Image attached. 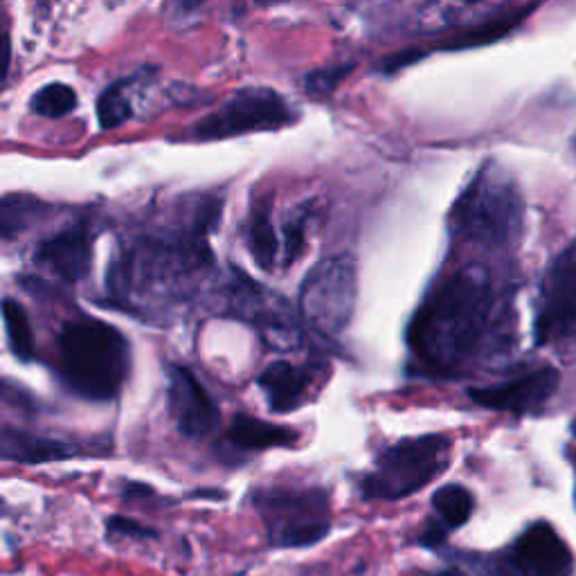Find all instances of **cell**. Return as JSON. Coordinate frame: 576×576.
<instances>
[{
  "label": "cell",
  "instance_id": "7",
  "mask_svg": "<svg viewBox=\"0 0 576 576\" xmlns=\"http://www.w3.org/2000/svg\"><path fill=\"white\" fill-rule=\"evenodd\" d=\"M576 333V243L558 252L543 277L536 304V345H552Z\"/></svg>",
  "mask_w": 576,
  "mask_h": 576
},
{
  "label": "cell",
  "instance_id": "27",
  "mask_svg": "<svg viewBox=\"0 0 576 576\" xmlns=\"http://www.w3.org/2000/svg\"><path fill=\"white\" fill-rule=\"evenodd\" d=\"M435 576H466L462 570H455V567H450V570H444V572H439Z\"/></svg>",
  "mask_w": 576,
  "mask_h": 576
},
{
  "label": "cell",
  "instance_id": "22",
  "mask_svg": "<svg viewBox=\"0 0 576 576\" xmlns=\"http://www.w3.org/2000/svg\"><path fill=\"white\" fill-rule=\"evenodd\" d=\"M77 93L66 84H50L32 97V111L43 117H61L75 111Z\"/></svg>",
  "mask_w": 576,
  "mask_h": 576
},
{
  "label": "cell",
  "instance_id": "8",
  "mask_svg": "<svg viewBox=\"0 0 576 576\" xmlns=\"http://www.w3.org/2000/svg\"><path fill=\"white\" fill-rule=\"evenodd\" d=\"M288 122V106L266 88H248L230 97L219 111L196 124L201 138H230L261 129H277Z\"/></svg>",
  "mask_w": 576,
  "mask_h": 576
},
{
  "label": "cell",
  "instance_id": "11",
  "mask_svg": "<svg viewBox=\"0 0 576 576\" xmlns=\"http://www.w3.org/2000/svg\"><path fill=\"white\" fill-rule=\"evenodd\" d=\"M558 385H561V376L556 369L540 367L498 385L473 387V390H468V399L486 410L527 414L543 408L556 394Z\"/></svg>",
  "mask_w": 576,
  "mask_h": 576
},
{
  "label": "cell",
  "instance_id": "20",
  "mask_svg": "<svg viewBox=\"0 0 576 576\" xmlns=\"http://www.w3.org/2000/svg\"><path fill=\"white\" fill-rule=\"evenodd\" d=\"M277 250L279 241L273 230V221L266 210H261L250 221V252L261 270H270L275 266Z\"/></svg>",
  "mask_w": 576,
  "mask_h": 576
},
{
  "label": "cell",
  "instance_id": "6",
  "mask_svg": "<svg viewBox=\"0 0 576 576\" xmlns=\"http://www.w3.org/2000/svg\"><path fill=\"white\" fill-rule=\"evenodd\" d=\"M358 266L354 255L340 252L315 264L300 288V315L324 338L345 331L356 313Z\"/></svg>",
  "mask_w": 576,
  "mask_h": 576
},
{
  "label": "cell",
  "instance_id": "16",
  "mask_svg": "<svg viewBox=\"0 0 576 576\" xmlns=\"http://www.w3.org/2000/svg\"><path fill=\"white\" fill-rule=\"evenodd\" d=\"M295 439L297 432L284 426L266 423L257 417H250V414H237L228 432H225L223 444L232 450H239V453H259V450L268 448L293 446Z\"/></svg>",
  "mask_w": 576,
  "mask_h": 576
},
{
  "label": "cell",
  "instance_id": "3",
  "mask_svg": "<svg viewBox=\"0 0 576 576\" xmlns=\"http://www.w3.org/2000/svg\"><path fill=\"white\" fill-rule=\"evenodd\" d=\"M525 201L516 180L500 167H484L468 185L453 210V230L459 237L504 248L520 237Z\"/></svg>",
  "mask_w": 576,
  "mask_h": 576
},
{
  "label": "cell",
  "instance_id": "19",
  "mask_svg": "<svg viewBox=\"0 0 576 576\" xmlns=\"http://www.w3.org/2000/svg\"><path fill=\"white\" fill-rule=\"evenodd\" d=\"M3 322L7 331V342L12 347V354L27 363L34 356V340H32V327L30 318L21 304L12 297L3 300Z\"/></svg>",
  "mask_w": 576,
  "mask_h": 576
},
{
  "label": "cell",
  "instance_id": "18",
  "mask_svg": "<svg viewBox=\"0 0 576 576\" xmlns=\"http://www.w3.org/2000/svg\"><path fill=\"white\" fill-rule=\"evenodd\" d=\"M432 509L437 511L439 520L453 531L464 527L475 511L473 493L462 484H446L432 495Z\"/></svg>",
  "mask_w": 576,
  "mask_h": 576
},
{
  "label": "cell",
  "instance_id": "5",
  "mask_svg": "<svg viewBox=\"0 0 576 576\" xmlns=\"http://www.w3.org/2000/svg\"><path fill=\"white\" fill-rule=\"evenodd\" d=\"M250 500L264 522L268 543L277 549L318 545L331 531V498L320 486H264L252 491Z\"/></svg>",
  "mask_w": 576,
  "mask_h": 576
},
{
  "label": "cell",
  "instance_id": "15",
  "mask_svg": "<svg viewBox=\"0 0 576 576\" xmlns=\"http://www.w3.org/2000/svg\"><path fill=\"white\" fill-rule=\"evenodd\" d=\"M79 450L59 439H48L30 432L14 430L5 426L0 435V455L5 462L18 464H45V462H61V459L75 457Z\"/></svg>",
  "mask_w": 576,
  "mask_h": 576
},
{
  "label": "cell",
  "instance_id": "14",
  "mask_svg": "<svg viewBox=\"0 0 576 576\" xmlns=\"http://www.w3.org/2000/svg\"><path fill=\"white\" fill-rule=\"evenodd\" d=\"M257 385L266 396L268 408L277 414H286L297 410L309 399L313 369L297 367L288 360H275L259 374Z\"/></svg>",
  "mask_w": 576,
  "mask_h": 576
},
{
  "label": "cell",
  "instance_id": "4",
  "mask_svg": "<svg viewBox=\"0 0 576 576\" xmlns=\"http://www.w3.org/2000/svg\"><path fill=\"white\" fill-rule=\"evenodd\" d=\"M453 441L446 435L401 439L383 448L360 482L365 500H403L437 480L450 466Z\"/></svg>",
  "mask_w": 576,
  "mask_h": 576
},
{
  "label": "cell",
  "instance_id": "24",
  "mask_svg": "<svg viewBox=\"0 0 576 576\" xmlns=\"http://www.w3.org/2000/svg\"><path fill=\"white\" fill-rule=\"evenodd\" d=\"M448 527L444 522H437V520H430L426 527H423L421 536H419V545L426 547V549H437L446 543V536H448Z\"/></svg>",
  "mask_w": 576,
  "mask_h": 576
},
{
  "label": "cell",
  "instance_id": "10",
  "mask_svg": "<svg viewBox=\"0 0 576 576\" xmlns=\"http://www.w3.org/2000/svg\"><path fill=\"white\" fill-rule=\"evenodd\" d=\"M167 401L180 435L203 439L219 426V405L187 367H167Z\"/></svg>",
  "mask_w": 576,
  "mask_h": 576
},
{
  "label": "cell",
  "instance_id": "9",
  "mask_svg": "<svg viewBox=\"0 0 576 576\" xmlns=\"http://www.w3.org/2000/svg\"><path fill=\"white\" fill-rule=\"evenodd\" d=\"M234 309L255 324L259 336L273 349H295L302 342V331L295 315L284 304L279 295L268 293L266 288L250 282L246 275L239 273V282L234 286Z\"/></svg>",
  "mask_w": 576,
  "mask_h": 576
},
{
  "label": "cell",
  "instance_id": "25",
  "mask_svg": "<svg viewBox=\"0 0 576 576\" xmlns=\"http://www.w3.org/2000/svg\"><path fill=\"white\" fill-rule=\"evenodd\" d=\"M124 498H149L153 495V489L147 484H140V482H126L124 489H122Z\"/></svg>",
  "mask_w": 576,
  "mask_h": 576
},
{
  "label": "cell",
  "instance_id": "17",
  "mask_svg": "<svg viewBox=\"0 0 576 576\" xmlns=\"http://www.w3.org/2000/svg\"><path fill=\"white\" fill-rule=\"evenodd\" d=\"M495 0H432L423 7L421 23L428 30H446V27L468 25L477 18L489 14Z\"/></svg>",
  "mask_w": 576,
  "mask_h": 576
},
{
  "label": "cell",
  "instance_id": "23",
  "mask_svg": "<svg viewBox=\"0 0 576 576\" xmlns=\"http://www.w3.org/2000/svg\"><path fill=\"white\" fill-rule=\"evenodd\" d=\"M106 529L108 534H117V536H126V538H135V540H149V538H158L156 531L151 527L142 525L138 520L124 518V516H113L106 520Z\"/></svg>",
  "mask_w": 576,
  "mask_h": 576
},
{
  "label": "cell",
  "instance_id": "29",
  "mask_svg": "<svg viewBox=\"0 0 576 576\" xmlns=\"http://www.w3.org/2000/svg\"><path fill=\"white\" fill-rule=\"evenodd\" d=\"M574 151H576V140H574Z\"/></svg>",
  "mask_w": 576,
  "mask_h": 576
},
{
  "label": "cell",
  "instance_id": "26",
  "mask_svg": "<svg viewBox=\"0 0 576 576\" xmlns=\"http://www.w3.org/2000/svg\"><path fill=\"white\" fill-rule=\"evenodd\" d=\"M194 498H225L223 491H196Z\"/></svg>",
  "mask_w": 576,
  "mask_h": 576
},
{
  "label": "cell",
  "instance_id": "21",
  "mask_svg": "<svg viewBox=\"0 0 576 576\" xmlns=\"http://www.w3.org/2000/svg\"><path fill=\"white\" fill-rule=\"evenodd\" d=\"M131 97H133V90L129 81H122V84L106 88V93L99 97V104H97L99 124H102L104 129H115V126H120L122 122L129 120L133 113Z\"/></svg>",
  "mask_w": 576,
  "mask_h": 576
},
{
  "label": "cell",
  "instance_id": "12",
  "mask_svg": "<svg viewBox=\"0 0 576 576\" xmlns=\"http://www.w3.org/2000/svg\"><path fill=\"white\" fill-rule=\"evenodd\" d=\"M509 558L527 576H572L574 556L549 522L538 520L513 540Z\"/></svg>",
  "mask_w": 576,
  "mask_h": 576
},
{
  "label": "cell",
  "instance_id": "13",
  "mask_svg": "<svg viewBox=\"0 0 576 576\" xmlns=\"http://www.w3.org/2000/svg\"><path fill=\"white\" fill-rule=\"evenodd\" d=\"M93 259V239L86 228H68L45 239L34 261L68 284H77L88 275Z\"/></svg>",
  "mask_w": 576,
  "mask_h": 576
},
{
  "label": "cell",
  "instance_id": "28",
  "mask_svg": "<svg viewBox=\"0 0 576 576\" xmlns=\"http://www.w3.org/2000/svg\"><path fill=\"white\" fill-rule=\"evenodd\" d=\"M572 430H574V435H576V419H574V426H572Z\"/></svg>",
  "mask_w": 576,
  "mask_h": 576
},
{
  "label": "cell",
  "instance_id": "1",
  "mask_svg": "<svg viewBox=\"0 0 576 576\" xmlns=\"http://www.w3.org/2000/svg\"><path fill=\"white\" fill-rule=\"evenodd\" d=\"M495 293L489 273L471 264L439 282L414 313L408 342L430 369L448 372L475 354L491 329Z\"/></svg>",
  "mask_w": 576,
  "mask_h": 576
},
{
  "label": "cell",
  "instance_id": "2",
  "mask_svg": "<svg viewBox=\"0 0 576 576\" xmlns=\"http://www.w3.org/2000/svg\"><path fill=\"white\" fill-rule=\"evenodd\" d=\"M59 374L70 392L88 401H113L129 378L131 351L120 329L81 318L61 327Z\"/></svg>",
  "mask_w": 576,
  "mask_h": 576
}]
</instances>
